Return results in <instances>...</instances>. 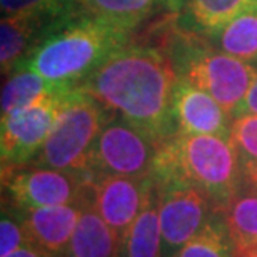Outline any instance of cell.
<instances>
[{"mask_svg":"<svg viewBox=\"0 0 257 257\" xmlns=\"http://www.w3.org/2000/svg\"><path fill=\"white\" fill-rule=\"evenodd\" d=\"M177 80L167 52L132 40L107 57L80 87L159 146L177 132L172 115Z\"/></svg>","mask_w":257,"mask_h":257,"instance_id":"6da1fadb","label":"cell"},{"mask_svg":"<svg viewBox=\"0 0 257 257\" xmlns=\"http://www.w3.org/2000/svg\"><path fill=\"white\" fill-rule=\"evenodd\" d=\"M151 177L157 189H199L219 210L242 187L239 154L230 137L222 136L176 132L157 146Z\"/></svg>","mask_w":257,"mask_h":257,"instance_id":"7a4b0ae2","label":"cell"},{"mask_svg":"<svg viewBox=\"0 0 257 257\" xmlns=\"http://www.w3.org/2000/svg\"><path fill=\"white\" fill-rule=\"evenodd\" d=\"M134 29L79 12L59 25L20 67L52 84L80 85L115 50L132 42ZM15 69V70H17Z\"/></svg>","mask_w":257,"mask_h":257,"instance_id":"3957f363","label":"cell"},{"mask_svg":"<svg viewBox=\"0 0 257 257\" xmlns=\"http://www.w3.org/2000/svg\"><path fill=\"white\" fill-rule=\"evenodd\" d=\"M166 52L179 79L210 94L232 117L257 77L255 65L220 52L205 37L186 32L177 24Z\"/></svg>","mask_w":257,"mask_h":257,"instance_id":"277c9868","label":"cell"},{"mask_svg":"<svg viewBox=\"0 0 257 257\" xmlns=\"http://www.w3.org/2000/svg\"><path fill=\"white\" fill-rule=\"evenodd\" d=\"M114 114L94 95L75 85L65 95L60 114L44 147L29 166L89 172L94 144Z\"/></svg>","mask_w":257,"mask_h":257,"instance_id":"5b68a950","label":"cell"},{"mask_svg":"<svg viewBox=\"0 0 257 257\" xmlns=\"http://www.w3.org/2000/svg\"><path fill=\"white\" fill-rule=\"evenodd\" d=\"M90 172L59 171L39 166L2 169V186L9 204L20 210L64 204H87L92 200Z\"/></svg>","mask_w":257,"mask_h":257,"instance_id":"8992f818","label":"cell"},{"mask_svg":"<svg viewBox=\"0 0 257 257\" xmlns=\"http://www.w3.org/2000/svg\"><path fill=\"white\" fill-rule=\"evenodd\" d=\"M74 87H65L42 97L20 110L2 117L0 157L2 169L29 166L39 156L62 109L65 95Z\"/></svg>","mask_w":257,"mask_h":257,"instance_id":"52a82bcc","label":"cell"},{"mask_svg":"<svg viewBox=\"0 0 257 257\" xmlns=\"http://www.w3.org/2000/svg\"><path fill=\"white\" fill-rule=\"evenodd\" d=\"M157 144L119 115L102 128L90 154L89 172L97 176L151 177Z\"/></svg>","mask_w":257,"mask_h":257,"instance_id":"ba28073f","label":"cell"},{"mask_svg":"<svg viewBox=\"0 0 257 257\" xmlns=\"http://www.w3.org/2000/svg\"><path fill=\"white\" fill-rule=\"evenodd\" d=\"M161 257H174L220 210L202 191L187 186L157 189Z\"/></svg>","mask_w":257,"mask_h":257,"instance_id":"9c48e42d","label":"cell"},{"mask_svg":"<svg viewBox=\"0 0 257 257\" xmlns=\"http://www.w3.org/2000/svg\"><path fill=\"white\" fill-rule=\"evenodd\" d=\"M154 195L156 184L152 177L97 176L92 181L94 209L119 237Z\"/></svg>","mask_w":257,"mask_h":257,"instance_id":"30bf717a","label":"cell"},{"mask_svg":"<svg viewBox=\"0 0 257 257\" xmlns=\"http://www.w3.org/2000/svg\"><path fill=\"white\" fill-rule=\"evenodd\" d=\"M172 115L181 134L230 137L234 117L212 95L184 79L174 89Z\"/></svg>","mask_w":257,"mask_h":257,"instance_id":"8fae6325","label":"cell"},{"mask_svg":"<svg viewBox=\"0 0 257 257\" xmlns=\"http://www.w3.org/2000/svg\"><path fill=\"white\" fill-rule=\"evenodd\" d=\"M70 19V17H67ZM67 19L45 15H9L0 24V64L2 74H12L35 49Z\"/></svg>","mask_w":257,"mask_h":257,"instance_id":"7c38bea8","label":"cell"},{"mask_svg":"<svg viewBox=\"0 0 257 257\" xmlns=\"http://www.w3.org/2000/svg\"><path fill=\"white\" fill-rule=\"evenodd\" d=\"M87 204H64L24 210V224L29 242L50 252L67 255L72 235Z\"/></svg>","mask_w":257,"mask_h":257,"instance_id":"4fadbf2b","label":"cell"},{"mask_svg":"<svg viewBox=\"0 0 257 257\" xmlns=\"http://www.w3.org/2000/svg\"><path fill=\"white\" fill-rule=\"evenodd\" d=\"M255 2L257 0H182L176 14V24L186 32L209 37Z\"/></svg>","mask_w":257,"mask_h":257,"instance_id":"5bb4252c","label":"cell"},{"mask_svg":"<svg viewBox=\"0 0 257 257\" xmlns=\"http://www.w3.org/2000/svg\"><path fill=\"white\" fill-rule=\"evenodd\" d=\"M119 239V234L105 224L94 204L89 202L82 210L67 257H115Z\"/></svg>","mask_w":257,"mask_h":257,"instance_id":"9a60e30c","label":"cell"},{"mask_svg":"<svg viewBox=\"0 0 257 257\" xmlns=\"http://www.w3.org/2000/svg\"><path fill=\"white\" fill-rule=\"evenodd\" d=\"M205 39L220 52L257 65V2Z\"/></svg>","mask_w":257,"mask_h":257,"instance_id":"2e32d148","label":"cell"},{"mask_svg":"<svg viewBox=\"0 0 257 257\" xmlns=\"http://www.w3.org/2000/svg\"><path fill=\"white\" fill-rule=\"evenodd\" d=\"M161 242L159 200L156 191V195L120 235L115 257H161Z\"/></svg>","mask_w":257,"mask_h":257,"instance_id":"e0dca14e","label":"cell"},{"mask_svg":"<svg viewBox=\"0 0 257 257\" xmlns=\"http://www.w3.org/2000/svg\"><path fill=\"white\" fill-rule=\"evenodd\" d=\"M72 85H60L52 84L37 72L20 67L9 74L7 82L2 89V117L12 114L15 110H20L34 102H37L42 97L57 92L60 89Z\"/></svg>","mask_w":257,"mask_h":257,"instance_id":"ac0fdd59","label":"cell"},{"mask_svg":"<svg viewBox=\"0 0 257 257\" xmlns=\"http://www.w3.org/2000/svg\"><path fill=\"white\" fill-rule=\"evenodd\" d=\"M234 250L257 244V194L239 191L220 210Z\"/></svg>","mask_w":257,"mask_h":257,"instance_id":"d6986e66","label":"cell"},{"mask_svg":"<svg viewBox=\"0 0 257 257\" xmlns=\"http://www.w3.org/2000/svg\"><path fill=\"white\" fill-rule=\"evenodd\" d=\"M161 0H79L82 12L112 20L136 30L149 19Z\"/></svg>","mask_w":257,"mask_h":257,"instance_id":"ffe728a7","label":"cell"},{"mask_svg":"<svg viewBox=\"0 0 257 257\" xmlns=\"http://www.w3.org/2000/svg\"><path fill=\"white\" fill-rule=\"evenodd\" d=\"M234 247L225 229L222 212H217L210 222L192 237L174 257H232Z\"/></svg>","mask_w":257,"mask_h":257,"instance_id":"44dd1931","label":"cell"},{"mask_svg":"<svg viewBox=\"0 0 257 257\" xmlns=\"http://www.w3.org/2000/svg\"><path fill=\"white\" fill-rule=\"evenodd\" d=\"M230 141L239 154L240 177L257 172V114L234 117Z\"/></svg>","mask_w":257,"mask_h":257,"instance_id":"7402d4cb","label":"cell"},{"mask_svg":"<svg viewBox=\"0 0 257 257\" xmlns=\"http://www.w3.org/2000/svg\"><path fill=\"white\" fill-rule=\"evenodd\" d=\"M2 17L9 15H45L67 19L82 12L79 0H0Z\"/></svg>","mask_w":257,"mask_h":257,"instance_id":"603a6c76","label":"cell"},{"mask_svg":"<svg viewBox=\"0 0 257 257\" xmlns=\"http://www.w3.org/2000/svg\"><path fill=\"white\" fill-rule=\"evenodd\" d=\"M25 244H29V237L25 232L24 210L12 204H4L0 220V257H9Z\"/></svg>","mask_w":257,"mask_h":257,"instance_id":"cb8c5ba5","label":"cell"},{"mask_svg":"<svg viewBox=\"0 0 257 257\" xmlns=\"http://www.w3.org/2000/svg\"><path fill=\"white\" fill-rule=\"evenodd\" d=\"M9 257H67V255L50 252L47 249H42V247H39V245L29 242L22 245L20 249H17L15 252H12Z\"/></svg>","mask_w":257,"mask_h":257,"instance_id":"d4e9b609","label":"cell"},{"mask_svg":"<svg viewBox=\"0 0 257 257\" xmlns=\"http://www.w3.org/2000/svg\"><path fill=\"white\" fill-rule=\"evenodd\" d=\"M244 114H257V77H255L252 87H250V90L247 92V95H245V99L242 100V104H240L239 109L235 110L234 117L244 115Z\"/></svg>","mask_w":257,"mask_h":257,"instance_id":"484cf974","label":"cell"},{"mask_svg":"<svg viewBox=\"0 0 257 257\" xmlns=\"http://www.w3.org/2000/svg\"><path fill=\"white\" fill-rule=\"evenodd\" d=\"M240 191H250L257 194V172L242 177V187H240Z\"/></svg>","mask_w":257,"mask_h":257,"instance_id":"4316f807","label":"cell"},{"mask_svg":"<svg viewBox=\"0 0 257 257\" xmlns=\"http://www.w3.org/2000/svg\"><path fill=\"white\" fill-rule=\"evenodd\" d=\"M232 257H257V244L249 245V247H244V249H239V250H234Z\"/></svg>","mask_w":257,"mask_h":257,"instance_id":"83f0119b","label":"cell"}]
</instances>
